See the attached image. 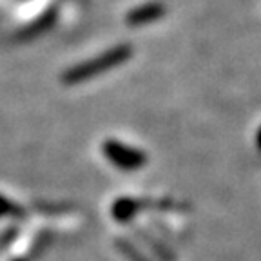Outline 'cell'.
Listing matches in <instances>:
<instances>
[{"label": "cell", "instance_id": "cell-1", "mask_svg": "<svg viewBox=\"0 0 261 261\" xmlns=\"http://www.w3.org/2000/svg\"><path fill=\"white\" fill-rule=\"evenodd\" d=\"M130 49L129 47H116L111 49L109 53L98 57L96 60L87 62V64H80L73 69H69L64 74V82L65 84H78V82L89 80V78L96 76V74L103 73V71L111 69L114 65L122 64L129 58Z\"/></svg>", "mask_w": 261, "mask_h": 261}, {"label": "cell", "instance_id": "cell-2", "mask_svg": "<svg viewBox=\"0 0 261 261\" xmlns=\"http://www.w3.org/2000/svg\"><path fill=\"white\" fill-rule=\"evenodd\" d=\"M102 151L114 167L122 169V171H138L147 163V156L142 151L135 147H127L125 143L116 142V140H107Z\"/></svg>", "mask_w": 261, "mask_h": 261}, {"label": "cell", "instance_id": "cell-3", "mask_svg": "<svg viewBox=\"0 0 261 261\" xmlns=\"http://www.w3.org/2000/svg\"><path fill=\"white\" fill-rule=\"evenodd\" d=\"M142 207H143L142 201L130 200V198H122V200H118L113 205V216L114 220L118 221H129Z\"/></svg>", "mask_w": 261, "mask_h": 261}, {"label": "cell", "instance_id": "cell-4", "mask_svg": "<svg viewBox=\"0 0 261 261\" xmlns=\"http://www.w3.org/2000/svg\"><path fill=\"white\" fill-rule=\"evenodd\" d=\"M116 245H118L120 252H122L129 261H149V259H145V257L142 256V252H138V250H136L130 243H127V241L118 240V241H116Z\"/></svg>", "mask_w": 261, "mask_h": 261}, {"label": "cell", "instance_id": "cell-5", "mask_svg": "<svg viewBox=\"0 0 261 261\" xmlns=\"http://www.w3.org/2000/svg\"><path fill=\"white\" fill-rule=\"evenodd\" d=\"M4 214L20 218L22 214H24V211H22V207H18L16 203H11V201H8L6 198H0V216H4Z\"/></svg>", "mask_w": 261, "mask_h": 261}, {"label": "cell", "instance_id": "cell-6", "mask_svg": "<svg viewBox=\"0 0 261 261\" xmlns=\"http://www.w3.org/2000/svg\"><path fill=\"white\" fill-rule=\"evenodd\" d=\"M256 142H257V147L261 149V129H259V133H257V138H256Z\"/></svg>", "mask_w": 261, "mask_h": 261}]
</instances>
